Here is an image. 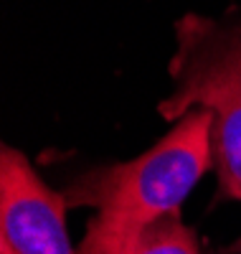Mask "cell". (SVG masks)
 Segmentation results:
<instances>
[{
  "label": "cell",
  "mask_w": 241,
  "mask_h": 254,
  "mask_svg": "<svg viewBox=\"0 0 241 254\" xmlns=\"http://www.w3.org/2000/svg\"><path fill=\"white\" fill-rule=\"evenodd\" d=\"M211 168V115L190 110L142 155L79 176L63 193L69 206L94 208L79 254H132L142 229L181 214Z\"/></svg>",
  "instance_id": "1"
},
{
  "label": "cell",
  "mask_w": 241,
  "mask_h": 254,
  "mask_svg": "<svg viewBox=\"0 0 241 254\" xmlns=\"http://www.w3.org/2000/svg\"><path fill=\"white\" fill-rule=\"evenodd\" d=\"M173 92L158 112L178 122L190 110L211 115L216 198L241 201V20L185 15L175 26Z\"/></svg>",
  "instance_id": "2"
},
{
  "label": "cell",
  "mask_w": 241,
  "mask_h": 254,
  "mask_svg": "<svg viewBox=\"0 0 241 254\" xmlns=\"http://www.w3.org/2000/svg\"><path fill=\"white\" fill-rule=\"evenodd\" d=\"M66 198L10 145L0 153V254H79L66 231Z\"/></svg>",
  "instance_id": "3"
},
{
  "label": "cell",
  "mask_w": 241,
  "mask_h": 254,
  "mask_svg": "<svg viewBox=\"0 0 241 254\" xmlns=\"http://www.w3.org/2000/svg\"><path fill=\"white\" fill-rule=\"evenodd\" d=\"M132 254H201L198 234L183 224L181 214H168L142 229Z\"/></svg>",
  "instance_id": "4"
}]
</instances>
